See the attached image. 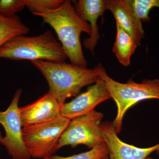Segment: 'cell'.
Returning a JSON list of instances; mask_svg holds the SVG:
<instances>
[{"label":"cell","instance_id":"cell-4","mask_svg":"<svg viewBox=\"0 0 159 159\" xmlns=\"http://www.w3.org/2000/svg\"><path fill=\"white\" fill-rule=\"evenodd\" d=\"M99 77L105 82L111 98L116 104V116L112 122L117 134L122 130V121L125 113L137 103L149 99L159 100V80L145 79L140 83L129 80L122 83L112 79L101 65L95 68Z\"/></svg>","mask_w":159,"mask_h":159},{"label":"cell","instance_id":"cell-21","mask_svg":"<svg viewBox=\"0 0 159 159\" xmlns=\"http://www.w3.org/2000/svg\"><path fill=\"white\" fill-rule=\"evenodd\" d=\"M145 159H152L150 158H148V157H147L146 158H145Z\"/></svg>","mask_w":159,"mask_h":159},{"label":"cell","instance_id":"cell-10","mask_svg":"<svg viewBox=\"0 0 159 159\" xmlns=\"http://www.w3.org/2000/svg\"><path fill=\"white\" fill-rule=\"evenodd\" d=\"M61 104L49 92L34 102L20 107L23 127L53 119L61 114Z\"/></svg>","mask_w":159,"mask_h":159},{"label":"cell","instance_id":"cell-18","mask_svg":"<svg viewBox=\"0 0 159 159\" xmlns=\"http://www.w3.org/2000/svg\"><path fill=\"white\" fill-rule=\"evenodd\" d=\"M25 7L24 0H0V14L5 17H11Z\"/></svg>","mask_w":159,"mask_h":159},{"label":"cell","instance_id":"cell-8","mask_svg":"<svg viewBox=\"0 0 159 159\" xmlns=\"http://www.w3.org/2000/svg\"><path fill=\"white\" fill-rule=\"evenodd\" d=\"M111 98L105 82L100 78L89 86L85 92L80 94L70 102L65 103L61 114L71 120L90 112L99 103Z\"/></svg>","mask_w":159,"mask_h":159},{"label":"cell","instance_id":"cell-17","mask_svg":"<svg viewBox=\"0 0 159 159\" xmlns=\"http://www.w3.org/2000/svg\"><path fill=\"white\" fill-rule=\"evenodd\" d=\"M24 2L26 7L34 14L56 9L64 0H24Z\"/></svg>","mask_w":159,"mask_h":159},{"label":"cell","instance_id":"cell-5","mask_svg":"<svg viewBox=\"0 0 159 159\" xmlns=\"http://www.w3.org/2000/svg\"><path fill=\"white\" fill-rule=\"evenodd\" d=\"M61 114L23 128L24 142L31 158L45 159L57 151L58 140L70 122Z\"/></svg>","mask_w":159,"mask_h":159},{"label":"cell","instance_id":"cell-3","mask_svg":"<svg viewBox=\"0 0 159 159\" xmlns=\"http://www.w3.org/2000/svg\"><path fill=\"white\" fill-rule=\"evenodd\" d=\"M0 58L60 62L68 58L61 43L48 30L37 36L11 37L0 48Z\"/></svg>","mask_w":159,"mask_h":159},{"label":"cell","instance_id":"cell-13","mask_svg":"<svg viewBox=\"0 0 159 159\" xmlns=\"http://www.w3.org/2000/svg\"><path fill=\"white\" fill-rule=\"evenodd\" d=\"M116 23V36L113 52L122 66H128L130 64L131 57L139 45L133 37Z\"/></svg>","mask_w":159,"mask_h":159},{"label":"cell","instance_id":"cell-7","mask_svg":"<svg viewBox=\"0 0 159 159\" xmlns=\"http://www.w3.org/2000/svg\"><path fill=\"white\" fill-rule=\"evenodd\" d=\"M22 93L21 89H17L8 108L4 111H0V124L6 133L0 143L6 147L12 159H31L23 139V127L18 106Z\"/></svg>","mask_w":159,"mask_h":159},{"label":"cell","instance_id":"cell-12","mask_svg":"<svg viewBox=\"0 0 159 159\" xmlns=\"http://www.w3.org/2000/svg\"><path fill=\"white\" fill-rule=\"evenodd\" d=\"M107 9L113 15L116 22L140 45L145 32L142 21L135 14L130 0H107Z\"/></svg>","mask_w":159,"mask_h":159},{"label":"cell","instance_id":"cell-20","mask_svg":"<svg viewBox=\"0 0 159 159\" xmlns=\"http://www.w3.org/2000/svg\"><path fill=\"white\" fill-rule=\"evenodd\" d=\"M103 159H109L108 157L107 156V157H106L104 158Z\"/></svg>","mask_w":159,"mask_h":159},{"label":"cell","instance_id":"cell-6","mask_svg":"<svg viewBox=\"0 0 159 159\" xmlns=\"http://www.w3.org/2000/svg\"><path fill=\"white\" fill-rule=\"evenodd\" d=\"M103 117L102 113L94 110L71 120L58 140L57 150L67 145L75 148L80 145L92 149L105 143L100 128Z\"/></svg>","mask_w":159,"mask_h":159},{"label":"cell","instance_id":"cell-9","mask_svg":"<svg viewBox=\"0 0 159 159\" xmlns=\"http://www.w3.org/2000/svg\"><path fill=\"white\" fill-rule=\"evenodd\" d=\"M100 128L110 159H145L151 153L159 150V144L149 148H140L122 142L117 136L112 122H102Z\"/></svg>","mask_w":159,"mask_h":159},{"label":"cell","instance_id":"cell-1","mask_svg":"<svg viewBox=\"0 0 159 159\" xmlns=\"http://www.w3.org/2000/svg\"><path fill=\"white\" fill-rule=\"evenodd\" d=\"M34 15L54 29L71 64L87 68L80 36L82 32L90 35L91 27L77 15L72 1L66 0L56 9Z\"/></svg>","mask_w":159,"mask_h":159},{"label":"cell","instance_id":"cell-11","mask_svg":"<svg viewBox=\"0 0 159 159\" xmlns=\"http://www.w3.org/2000/svg\"><path fill=\"white\" fill-rule=\"evenodd\" d=\"M76 2L74 8L77 15L84 22H88L91 27L90 35L84 39V45L94 55V50L100 38L97 20L108 10L107 0H78Z\"/></svg>","mask_w":159,"mask_h":159},{"label":"cell","instance_id":"cell-15","mask_svg":"<svg viewBox=\"0 0 159 159\" xmlns=\"http://www.w3.org/2000/svg\"><path fill=\"white\" fill-rule=\"evenodd\" d=\"M135 14L142 22L149 23V13L154 7L159 8V0H130Z\"/></svg>","mask_w":159,"mask_h":159},{"label":"cell","instance_id":"cell-16","mask_svg":"<svg viewBox=\"0 0 159 159\" xmlns=\"http://www.w3.org/2000/svg\"><path fill=\"white\" fill-rule=\"evenodd\" d=\"M108 155V148L104 143L89 151L71 156L64 157L52 155L44 159H103Z\"/></svg>","mask_w":159,"mask_h":159},{"label":"cell","instance_id":"cell-19","mask_svg":"<svg viewBox=\"0 0 159 159\" xmlns=\"http://www.w3.org/2000/svg\"><path fill=\"white\" fill-rule=\"evenodd\" d=\"M2 134H1V132L0 131V143H1V140H2Z\"/></svg>","mask_w":159,"mask_h":159},{"label":"cell","instance_id":"cell-2","mask_svg":"<svg viewBox=\"0 0 159 159\" xmlns=\"http://www.w3.org/2000/svg\"><path fill=\"white\" fill-rule=\"evenodd\" d=\"M45 78L48 92L61 104L79 95L82 89L97 82L100 77L95 68L88 69L65 62L43 60L31 61Z\"/></svg>","mask_w":159,"mask_h":159},{"label":"cell","instance_id":"cell-14","mask_svg":"<svg viewBox=\"0 0 159 159\" xmlns=\"http://www.w3.org/2000/svg\"><path fill=\"white\" fill-rule=\"evenodd\" d=\"M30 29L18 16L7 17L0 14V48L11 37L28 34Z\"/></svg>","mask_w":159,"mask_h":159}]
</instances>
